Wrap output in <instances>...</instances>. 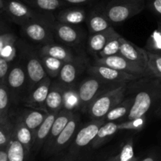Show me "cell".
<instances>
[{
    "mask_svg": "<svg viewBox=\"0 0 161 161\" xmlns=\"http://www.w3.org/2000/svg\"><path fill=\"white\" fill-rule=\"evenodd\" d=\"M38 50L40 55L53 57L64 62L71 61L77 56L76 53H74L70 47L61 43H56V42L42 46Z\"/></svg>",
    "mask_w": 161,
    "mask_h": 161,
    "instance_id": "7402d4cb",
    "label": "cell"
},
{
    "mask_svg": "<svg viewBox=\"0 0 161 161\" xmlns=\"http://www.w3.org/2000/svg\"><path fill=\"white\" fill-rule=\"evenodd\" d=\"M59 113H49L45 120L39 126V128L34 135V143H33L32 151L35 153H38L42 149L49 135L51 130L52 125Z\"/></svg>",
    "mask_w": 161,
    "mask_h": 161,
    "instance_id": "603a6c76",
    "label": "cell"
},
{
    "mask_svg": "<svg viewBox=\"0 0 161 161\" xmlns=\"http://www.w3.org/2000/svg\"><path fill=\"white\" fill-rule=\"evenodd\" d=\"M90 64L88 59L84 54H77L74 59L64 62L59 75L55 80L63 87L76 86L78 80Z\"/></svg>",
    "mask_w": 161,
    "mask_h": 161,
    "instance_id": "30bf717a",
    "label": "cell"
},
{
    "mask_svg": "<svg viewBox=\"0 0 161 161\" xmlns=\"http://www.w3.org/2000/svg\"><path fill=\"white\" fill-rule=\"evenodd\" d=\"M156 116H158L159 118H160V119H161V105H160V108H159V109H158V111H157V114H156Z\"/></svg>",
    "mask_w": 161,
    "mask_h": 161,
    "instance_id": "c3c4849f",
    "label": "cell"
},
{
    "mask_svg": "<svg viewBox=\"0 0 161 161\" xmlns=\"http://www.w3.org/2000/svg\"><path fill=\"white\" fill-rule=\"evenodd\" d=\"M64 88V100L62 109L68 111H80V100L76 86Z\"/></svg>",
    "mask_w": 161,
    "mask_h": 161,
    "instance_id": "4dcf8cb0",
    "label": "cell"
},
{
    "mask_svg": "<svg viewBox=\"0 0 161 161\" xmlns=\"http://www.w3.org/2000/svg\"><path fill=\"white\" fill-rule=\"evenodd\" d=\"M48 113V112L43 109L28 108L22 110L18 116L24 121L25 125L31 130L33 135H35L39 126L45 120Z\"/></svg>",
    "mask_w": 161,
    "mask_h": 161,
    "instance_id": "d4e9b609",
    "label": "cell"
},
{
    "mask_svg": "<svg viewBox=\"0 0 161 161\" xmlns=\"http://www.w3.org/2000/svg\"><path fill=\"white\" fill-rule=\"evenodd\" d=\"M127 83H123L96 97L86 110L91 119H103L112 108L120 103L127 96Z\"/></svg>",
    "mask_w": 161,
    "mask_h": 161,
    "instance_id": "5b68a950",
    "label": "cell"
},
{
    "mask_svg": "<svg viewBox=\"0 0 161 161\" xmlns=\"http://www.w3.org/2000/svg\"><path fill=\"white\" fill-rule=\"evenodd\" d=\"M86 72L87 75L95 76L104 81L116 83H129V82L139 79L132 74L121 72V71L116 70L113 68L102 65V64H94L93 65H90L86 69Z\"/></svg>",
    "mask_w": 161,
    "mask_h": 161,
    "instance_id": "5bb4252c",
    "label": "cell"
},
{
    "mask_svg": "<svg viewBox=\"0 0 161 161\" xmlns=\"http://www.w3.org/2000/svg\"><path fill=\"white\" fill-rule=\"evenodd\" d=\"M94 64H102L113 68L121 72H127L132 74L138 78L142 77H149L148 72L143 68L140 67L135 63L126 59L120 54L113 55V56L106 57V58H97L95 57L94 61Z\"/></svg>",
    "mask_w": 161,
    "mask_h": 161,
    "instance_id": "7c38bea8",
    "label": "cell"
},
{
    "mask_svg": "<svg viewBox=\"0 0 161 161\" xmlns=\"http://www.w3.org/2000/svg\"><path fill=\"white\" fill-rule=\"evenodd\" d=\"M105 5V1L94 5L91 11L87 14L86 21L91 34L105 31L113 26L104 12Z\"/></svg>",
    "mask_w": 161,
    "mask_h": 161,
    "instance_id": "2e32d148",
    "label": "cell"
},
{
    "mask_svg": "<svg viewBox=\"0 0 161 161\" xmlns=\"http://www.w3.org/2000/svg\"><path fill=\"white\" fill-rule=\"evenodd\" d=\"M52 80L47 76L45 79L35 85L27 93L23 104L28 108L45 110V103L50 91Z\"/></svg>",
    "mask_w": 161,
    "mask_h": 161,
    "instance_id": "9a60e30c",
    "label": "cell"
},
{
    "mask_svg": "<svg viewBox=\"0 0 161 161\" xmlns=\"http://www.w3.org/2000/svg\"><path fill=\"white\" fill-rule=\"evenodd\" d=\"M144 48L147 51L161 54V20L157 21V28L149 36Z\"/></svg>",
    "mask_w": 161,
    "mask_h": 161,
    "instance_id": "d6a6232c",
    "label": "cell"
},
{
    "mask_svg": "<svg viewBox=\"0 0 161 161\" xmlns=\"http://www.w3.org/2000/svg\"><path fill=\"white\" fill-rule=\"evenodd\" d=\"M121 37H122V36L118 34L113 38H112L107 42L105 47L99 52L97 56V58H106V57L119 54L121 47Z\"/></svg>",
    "mask_w": 161,
    "mask_h": 161,
    "instance_id": "e575fe53",
    "label": "cell"
},
{
    "mask_svg": "<svg viewBox=\"0 0 161 161\" xmlns=\"http://www.w3.org/2000/svg\"><path fill=\"white\" fill-rule=\"evenodd\" d=\"M8 30H6V28H5L4 26H3L2 24H0V35L1 34H3V33H6V32H8Z\"/></svg>",
    "mask_w": 161,
    "mask_h": 161,
    "instance_id": "f6af8a7d",
    "label": "cell"
},
{
    "mask_svg": "<svg viewBox=\"0 0 161 161\" xmlns=\"http://www.w3.org/2000/svg\"><path fill=\"white\" fill-rule=\"evenodd\" d=\"M105 161H110V157H109V158H108V159H107V160H105Z\"/></svg>",
    "mask_w": 161,
    "mask_h": 161,
    "instance_id": "f5cc1de1",
    "label": "cell"
},
{
    "mask_svg": "<svg viewBox=\"0 0 161 161\" xmlns=\"http://www.w3.org/2000/svg\"><path fill=\"white\" fill-rule=\"evenodd\" d=\"M118 34L119 33L115 31L113 26L105 31L91 34L88 37L87 42H86L88 52L92 56L97 57L99 52L106 45L107 42Z\"/></svg>",
    "mask_w": 161,
    "mask_h": 161,
    "instance_id": "44dd1931",
    "label": "cell"
},
{
    "mask_svg": "<svg viewBox=\"0 0 161 161\" xmlns=\"http://www.w3.org/2000/svg\"><path fill=\"white\" fill-rule=\"evenodd\" d=\"M64 88L56 80L52 81L45 103V110L48 113H59L63 108Z\"/></svg>",
    "mask_w": 161,
    "mask_h": 161,
    "instance_id": "cb8c5ba5",
    "label": "cell"
},
{
    "mask_svg": "<svg viewBox=\"0 0 161 161\" xmlns=\"http://www.w3.org/2000/svg\"><path fill=\"white\" fill-rule=\"evenodd\" d=\"M8 161H28L31 153L13 135L7 145Z\"/></svg>",
    "mask_w": 161,
    "mask_h": 161,
    "instance_id": "f1b7e54d",
    "label": "cell"
},
{
    "mask_svg": "<svg viewBox=\"0 0 161 161\" xmlns=\"http://www.w3.org/2000/svg\"><path fill=\"white\" fill-rule=\"evenodd\" d=\"M5 6V0H0V9L3 11V9H4Z\"/></svg>",
    "mask_w": 161,
    "mask_h": 161,
    "instance_id": "7dc6e473",
    "label": "cell"
},
{
    "mask_svg": "<svg viewBox=\"0 0 161 161\" xmlns=\"http://www.w3.org/2000/svg\"><path fill=\"white\" fill-rule=\"evenodd\" d=\"M3 14H6L11 21L20 26L30 20L43 18L53 14L50 11L33 9L20 0H5Z\"/></svg>",
    "mask_w": 161,
    "mask_h": 161,
    "instance_id": "9c48e42d",
    "label": "cell"
},
{
    "mask_svg": "<svg viewBox=\"0 0 161 161\" xmlns=\"http://www.w3.org/2000/svg\"><path fill=\"white\" fill-rule=\"evenodd\" d=\"M18 50L19 58L23 61L26 69L29 91L48 75L42 65L39 50L22 40H18Z\"/></svg>",
    "mask_w": 161,
    "mask_h": 161,
    "instance_id": "277c9868",
    "label": "cell"
},
{
    "mask_svg": "<svg viewBox=\"0 0 161 161\" xmlns=\"http://www.w3.org/2000/svg\"><path fill=\"white\" fill-rule=\"evenodd\" d=\"M7 146L0 148V161H8L7 160Z\"/></svg>",
    "mask_w": 161,
    "mask_h": 161,
    "instance_id": "ee69618b",
    "label": "cell"
},
{
    "mask_svg": "<svg viewBox=\"0 0 161 161\" xmlns=\"http://www.w3.org/2000/svg\"><path fill=\"white\" fill-rule=\"evenodd\" d=\"M123 83L104 81L93 75H88L76 85L80 100V112L86 113L90 104L98 96L107 91L118 87Z\"/></svg>",
    "mask_w": 161,
    "mask_h": 161,
    "instance_id": "8992f818",
    "label": "cell"
},
{
    "mask_svg": "<svg viewBox=\"0 0 161 161\" xmlns=\"http://www.w3.org/2000/svg\"><path fill=\"white\" fill-rule=\"evenodd\" d=\"M10 93L5 83H0V115L3 117H9V110L12 104Z\"/></svg>",
    "mask_w": 161,
    "mask_h": 161,
    "instance_id": "8d00e7d4",
    "label": "cell"
},
{
    "mask_svg": "<svg viewBox=\"0 0 161 161\" xmlns=\"http://www.w3.org/2000/svg\"><path fill=\"white\" fill-rule=\"evenodd\" d=\"M39 56L47 75L51 79L58 78L64 64V61L47 55L39 54Z\"/></svg>",
    "mask_w": 161,
    "mask_h": 161,
    "instance_id": "1f68e13d",
    "label": "cell"
},
{
    "mask_svg": "<svg viewBox=\"0 0 161 161\" xmlns=\"http://www.w3.org/2000/svg\"><path fill=\"white\" fill-rule=\"evenodd\" d=\"M146 3L151 12L161 18V0H146Z\"/></svg>",
    "mask_w": 161,
    "mask_h": 161,
    "instance_id": "60d3db41",
    "label": "cell"
},
{
    "mask_svg": "<svg viewBox=\"0 0 161 161\" xmlns=\"http://www.w3.org/2000/svg\"><path fill=\"white\" fill-rule=\"evenodd\" d=\"M127 94L132 96L133 102L124 120L147 117L149 113L156 115L161 105V81L157 78L142 77L129 82Z\"/></svg>",
    "mask_w": 161,
    "mask_h": 161,
    "instance_id": "6da1fadb",
    "label": "cell"
},
{
    "mask_svg": "<svg viewBox=\"0 0 161 161\" xmlns=\"http://www.w3.org/2000/svg\"><path fill=\"white\" fill-rule=\"evenodd\" d=\"M75 112L68 111V110L62 109L59 112V113L57 116L56 119H55L54 122H53V125H52L51 130H50V135H49L48 138H47V142H46L45 145H44L43 148V153L45 156L47 155V153L51 148L52 145L54 142L55 139L58 138V135H60L61 131L64 130V127L68 124L72 116L75 115Z\"/></svg>",
    "mask_w": 161,
    "mask_h": 161,
    "instance_id": "d6986e66",
    "label": "cell"
},
{
    "mask_svg": "<svg viewBox=\"0 0 161 161\" xmlns=\"http://www.w3.org/2000/svg\"><path fill=\"white\" fill-rule=\"evenodd\" d=\"M59 161H69V160H64V159L62 158V160H59ZM77 161H80V160H77Z\"/></svg>",
    "mask_w": 161,
    "mask_h": 161,
    "instance_id": "f907efd6",
    "label": "cell"
},
{
    "mask_svg": "<svg viewBox=\"0 0 161 161\" xmlns=\"http://www.w3.org/2000/svg\"><path fill=\"white\" fill-rule=\"evenodd\" d=\"M7 118H9V117H3V116H2L1 115H0V122H1V121H3V119H7Z\"/></svg>",
    "mask_w": 161,
    "mask_h": 161,
    "instance_id": "681fc988",
    "label": "cell"
},
{
    "mask_svg": "<svg viewBox=\"0 0 161 161\" xmlns=\"http://www.w3.org/2000/svg\"><path fill=\"white\" fill-rule=\"evenodd\" d=\"M14 122V135L15 138L29 151L32 152L34 135L31 130L25 125L24 121L17 116Z\"/></svg>",
    "mask_w": 161,
    "mask_h": 161,
    "instance_id": "484cf974",
    "label": "cell"
},
{
    "mask_svg": "<svg viewBox=\"0 0 161 161\" xmlns=\"http://www.w3.org/2000/svg\"><path fill=\"white\" fill-rule=\"evenodd\" d=\"M87 14L83 6H72L61 9L55 15L56 20L68 25H80L86 21Z\"/></svg>",
    "mask_w": 161,
    "mask_h": 161,
    "instance_id": "ffe728a7",
    "label": "cell"
},
{
    "mask_svg": "<svg viewBox=\"0 0 161 161\" xmlns=\"http://www.w3.org/2000/svg\"><path fill=\"white\" fill-rule=\"evenodd\" d=\"M11 64V63L0 57V83H5L6 82Z\"/></svg>",
    "mask_w": 161,
    "mask_h": 161,
    "instance_id": "ab89813d",
    "label": "cell"
},
{
    "mask_svg": "<svg viewBox=\"0 0 161 161\" xmlns=\"http://www.w3.org/2000/svg\"><path fill=\"white\" fill-rule=\"evenodd\" d=\"M138 161H161V155L158 152H153Z\"/></svg>",
    "mask_w": 161,
    "mask_h": 161,
    "instance_id": "7bdbcfd3",
    "label": "cell"
},
{
    "mask_svg": "<svg viewBox=\"0 0 161 161\" xmlns=\"http://www.w3.org/2000/svg\"><path fill=\"white\" fill-rule=\"evenodd\" d=\"M146 0H109L104 12L112 25H120L144 10Z\"/></svg>",
    "mask_w": 161,
    "mask_h": 161,
    "instance_id": "3957f363",
    "label": "cell"
},
{
    "mask_svg": "<svg viewBox=\"0 0 161 161\" xmlns=\"http://www.w3.org/2000/svg\"><path fill=\"white\" fill-rule=\"evenodd\" d=\"M160 81H161V80H160Z\"/></svg>",
    "mask_w": 161,
    "mask_h": 161,
    "instance_id": "db71d44e",
    "label": "cell"
},
{
    "mask_svg": "<svg viewBox=\"0 0 161 161\" xmlns=\"http://www.w3.org/2000/svg\"><path fill=\"white\" fill-rule=\"evenodd\" d=\"M148 66L147 71L150 78L161 80V54L147 51Z\"/></svg>",
    "mask_w": 161,
    "mask_h": 161,
    "instance_id": "836d02e7",
    "label": "cell"
},
{
    "mask_svg": "<svg viewBox=\"0 0 161 161\" xmlns=\"http://www.w3.org/2000/svg\"><path fill=\"white\" fill-rule=\"evenodd\" d=\"M133 98L130 94H127L125 98L112 108L103 118L105 122H117L118 120L123 121L127 116L131 108Z\"/></svg>",
    "mask_w": 161,
    "mask_h": 161,
    "instance_id": "4316f807",
    "label": "cell"
},
{
    "mask_svg": "<svg viewBox=\"0 0 161 161\" xmlns=\"http://www.w3.org/2000/svg\"><path fill=\"white\" fill-rule=\"evenodd\" d=\"M53 32L55 40L70 47L80 45L85 38L84 31L79 25H68L58 20L53 23Z\"/></svg>",
    "mask_w": 161,
    "mask_h": 161,
    "instance_id": "8fae6325",
    "label": "cell"
},
{
    "mask_svg": "<svg viewBox=\"0 0 161 161\" xmlns=\"http://www.w3.org/2000/svg\"><path fill=\"white\" fill-rule=\"evenodd\" d=\"M5 84L10 93L13 103H23L28 91V80L25 64L20 58L11 64Z\"/></svg>",
    "mask_w": 161,
    "mask_h": 161,
    "instance_id": "ba28073f",
    "label": "cell"
},
{
    "mask_svg": "<svg viewBox=\"0 0 161 161\" xmlns=\"http://www.w3.org/2000/svg\"><path fill=\"white\" fill-rule=\"evenodd\" d=\"M147 117H141L138 119H129L119 122V130H130V131H140L145 127Z\"/></svg>",
    "mask_w": 161,
    "mask_h": 161,
    "instance_id": "74e56055",
    "label": "cell"
},
{
    "mask_svg": "<svg viewBox=\"0 0 161 161\" xmlns=\"http://www.w3.org/2000/svg\"><path fill=\"white\" fill-rule=\"evenodd\" d=\"M119 161H138L134 152L132 140L127 141L122 146L119 153Z\"/></svg>",
    "mask_w": 161,
    "mask_h": 161,
    "instance_id": "f35d334b",
    "label": "cell"
},
{
    "mask_svg": "<svg viewBox=\"0 0 161 161\" xmlns=\"http://www.w3.org/2000/svg\"><path fill=\"white\" fill-rule=\"evenodd\" d=\"M2 14H3V11L2 10V9H0V15H1Z\"/></svg>",
    "mask_w": 161,
    "mask_h": 161,
    "instance_id": "816d5d0a",
    "label": "cell"
},
{
    "mask_svg": "<svg viewBox=\"0 0 161 161\" xmlns=\"http://www.w3.org/2000/svg\"><path fill=\"white\" fill-rule=\"evenodd\" d=\"M105 123V121L103 119H91L84 125L80 126L72 143L68 147L67 153L63 157V159L69 161L81 160L82 153L87 147L91 146L99 129Z\"/></svg>",
    "mask_w": 161,
    "mask_h": 161,
    "instance_id": "7a4b0ae2",
    "label": "cell"
},
{
    "mask_svg": "<svg viewBox=\"0 0 161 161\" xmlns=\"http://www.w3.org/2000/svg\"><path fill=\"white\" fill-rule=\"evenodd\" d=\"M56 20L55 16L51 15L43 18L30 20L21 25V31L27 39L41 47L55 42L53 25Z\"/></svg>",
    "mask_w": 161,
    "mask_h": 161,
    "instance_id": "52a82bcc",
    "label": "cell"
},
{
    "mask_svg": "<svg viewBox=\"0 0 161 161\" xmlns=\"http://www.w3.org/2000/svg\"><path fill=\"white\" fill-rule=\"evenodd\" d=\"M110 161H119V154L110 157Z\"/></svg>",
    "mask_w": 161,
    "mask_h": 161,
    "instance_id": "bcb514c9",
    "label": "cell"
},
{
    "mask_svg": "<svg viewBox=\"0 0 161 161\" xmlns=\"http://www.w3.org/2000/svg\"><path fill=\"white\" fill-rule=\"evenodd\" d=\"M14 135V122L10 118L0 122V148L6 147Z\"/></svg>",
    "mask_w": 161,
    "mask_h": 161,
    "instance_id": "d590c367",
    "label": "cell"
},
{
    "mask_svg": "<svg viewBox=\"0 0 161 161\" xmlns=\"http://www.w3.org/2000/svg\"><path fill=\"white\" fill-rule=\"evenodd\" d=\"M66 5L83 6L85 5H96L104 0H63Z\"/></svg>",
    "mask_w": 161,
    "mask_h": 161,
    "instance_id": "b9f144b4",
    "label": "cell"
},
{
    "mask_svg": "<svg viewBox=\"0 0 161 161\" xmlns=\"http://www.w3.org/2000/svg\"><path fill=\"white\" fill-rule=\"evenodd\" d=\"M119 131H120L119 128V122H105L99 129L91 147L94 149H98L113 138V136Z\"/></svg>",
    "mask_w": 161,
    "mask_h": 161,
    "instance_id": "83f0119b",
    "label": "cell"
},
{
    "mask_svg": "<svg viewBox=\"0 0 161 161\" xmlns=\"http://www.w3.org/2000/svg\"><path fill=\"white\" fill-rule=\"evenodd\" d=\"M33 9L53 12L66 6L63 0H20Z\"/></svg>",
    "mask_w": 161,
    "mask_h": 161,
    "instance_id": "f546056e",
    "label": "cell"
},
{
    "mask_svg": "<svg viewBox=\"0 0 161 161\" xmlns=\"http://www.w3.org/2000/svg\"><path fill=\"white\" fill-rule=\"evenodd\" d=\"M80 127V116L79 113H75L69 120L64 130L60 133L58 138L55 139L51 148L47 153L46 157L58 156L68 149L72 143L77 130Z\"/></svg>",
    "mask_w": 161,
    "mask_h": 161,
    "instance_id": "4fadbf2b",
    "label": "cell"
},
{
    "mask_svg": "<svg viewBox=\"0 0 161 161\" xmlns=\"http://www.w3.org/2000/svg\"><path fill=\"white\" fill-rule=\"evenodd\" d=\"M119 54L147 71V50L145 48L138 47L134 42L127 40L123 36L121 37V47Z\"/></svg>",
    "mask_w": 161,
    "mask_h": 161,
    "instance_id": "e0dca14e",
    "label": "cell"
},
{
    "mask_svg": "<svg viewBox=\"0 0 161 161\" xmlns=\"http://www.w3.org/2000/svg\"><path fill=\"white\" fill-rule=\"evenodd\" d=\"M18 40L12 32L0 35V57L13 64L19 58Z\"/></svg>",
    "mask_w": 161,
    "mask_h": 161,
    "instance_id": "ac0fdd59",
    "label": "cell"
}]
</instances>
